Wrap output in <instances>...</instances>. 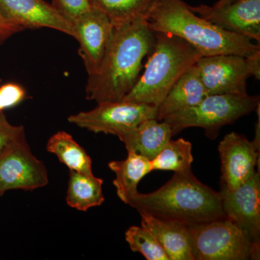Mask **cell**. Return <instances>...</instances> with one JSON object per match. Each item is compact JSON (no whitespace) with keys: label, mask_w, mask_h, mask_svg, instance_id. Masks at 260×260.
I'll list each match as a JSON object with an SVG mask.
<instances>
[{"label":"cell","mask_w":260,"mask_h":260,"mask_svg":"<svg viewBox=\"0 0 260 260\" xmlns=\"http://www.w3.org/2000/svg\"><path fill=\"white\" fill-rule=\"evenodd\" d=\"M0 13L24 29L45 27L76 38L73 23L60 10L44 0H0Z\"/></svg>","instance_id":"14"},{"label":"cell","mask_w":260,"mask_h":260,"mask_svg":"<svg viewBox=\"0 0 260 260\" xmlns=\"http://www.w3.org/2000/svg\"><path fill=\"white\" fill-rule=\"evenodd\" d=\"M208 95L196 64L191 67L174 84L164 102L157 108L156 119L194 107Z\"/></svg>","instance_id":"17"},{"label":"cell","mask_w":260,"mask_h":260,"mask_svg":"<svg viewBox=\"0 0 260 260\" xmlns=\"http://www.w3.org/2000/svg\"><path fill=\"white\" fill-rule=\"evenodd\" d=\"M125 239L132 251L140 253L146 259L169 260L153 234L142 225L129 227L125 232Z\"/></svg>","instance_id":"23"},{"label":"cell","mask_w":260,"mask_h":260,"mask_svg":"<svg viewBox=\"0 0 260 260\" xmlns=\"http://www.w3.org/2000/svg\"><path fill=\"white\" fill-rule=\"evenodd\" d=\"M25 30L23 27L19 26L5 18L0 13V35L5 39L11 37L16 32Z\"/></svg>","instance_id":"27"},{"label":"cell","mask_w":260,"mask_h":260,"mask_svg":"<svg viewBox=\"0 0 260 260\" xmlns=\"http://www.w3.org/2000/svg\"><path fill=\"white\" fill-rule=\"evenodd\" d=\"M73 23L75 39L80 43V56L88 77L93 76L100 70L114 25L107 15L93 6Z\"/></svg>","instance_id":"11"},{"label":"cell","mask_w":260,"mask_h":260,"mask_svg":"<svg viewBox=\"0 0 260 260\" xmlns=\"http://www.w3.org/2000/svg\"><path fill=\"white\" fill-rule=\"evenodd\" d=\"M5 38L2 37V36L0 35V46H1V44H3V43L5 42Z\"/></svg>","instance_id":"30"},{"label":"cell","mask_w":260,"mask_h":260,"mask_svg":"<svg viewBox=\"0 0 260 260\" xmlns=\"http://www.w3.org/2000/svg\"><path fill=\"white\" fill-rule=\"evenodd\" d=\"M48 184L47 168L32 153L26 138L12 143L0 154V197L7 191H31Z\"/></svg>","instance_id":"8"},{"label":"cell","mask_w":260,"mask_h":260,"mask_svg":"<svg viewBox=\"0 0 260 260\" xmlns=\"http://www.w3.org/2000/svg\"><path fill=\"white\" fill-rule=\"evenodd\" d=\"M104 181L94 174H81L70 170L66 202L71 208L85 212L104 203L102 185Z\"/></svg>","instance_id":"19"},{"label":"cell","mask_w":260,"mask_h":260,"mask_svg":"<svg viewBox=\"0 0 260 260\" xmlns=\"http://www.w3.org/2000/svg\"><path fill=\"white\" fill-rule=\"evenodd\" d=\"M25 89L16 83H7L0 87V113L16 107L25 99Z\"/></svg>","instance_id":"25"},{"label":"cell","mask_w":260,"mask_h":260,"mask_svg":"<svg viewBox=\"0 0 260 260\" xmlns=\"http://www.w3.org/2000/svg\"><path fill=\"white\" fill-rule=\"evenodd\" d=\"M248 63L250 68L251 77L259 80L260 77V51L254 55L247 57Z\"/></svg>","instance_id":"28"},{"label":"cell","mask_w":260,"mask_h":260,"mask_svg":"<svg viewBox=\"0 0 260 260\" xmlns=\"http://www.w3.org/2000/svg\"><path fill=\"white\" fill-rule=\"evenodd\" d=\"M52 5L72 23L93 7L90 0H54Z\"/></svg>","instance_id":"26"},{"label":"cell","mask_w":260,"mask_h":260,"mask_svg":"<svg viewBox=\"0 0 260 260\" xmlns=\"http://www.w3.org/2000/svg\"><path fill=\"white\" fill-rule=\"evenodd\" d=\"M128 205L164 220L186 225L225 218L222 194L198 180L191 170L175 173L157 190L138 192Z\"/></svg>","instance_id":"2"},{"label":"cell","mask_w":260,"mask_h":260,"mask_svg":"<svg viewBox=\"0 0 260 260\" xmlns=\"http://www.w3.org/2000/svg\"><path fill=\"white\" fill-rule=\"evenodd\" d=\"M117 137L128 152H133L152 160L172 140L173 135L170 126L166 121L149 119Z\"/></svg>","instance_id":"16"},{"label":"cell","mask_w":260,"mask_h":260,"mask_svg":"<svg viewBox=\"0 0 260 260\" xmlns=\"http://www.w3.org/2000/svg\"><path fill=\"white\" fill-rule=\"evenodd\" d=\"M259 143L249 141L235 132L224 137L218 145L222 189H236L254 174L259 161Z\"/></svg>","instance_id":"12"},{"label":"cell","mask_w":260,"mask_h":260,"mask_svg":"<svg viewBox=\"0 0 260 260\" xmlns=\"http://www.w3.org/2000/svg\"><path fill=\"white\" fill-rule=\"evenodd\" d=\"M157 107L148 104L126 102L99 103L95 109L68 117L71 124L94 133L118 136L149 119H156Z\"/></svg>","instance_id":"7"},{"label":"cell","mask_w":260,"mask_h":260,"mask_svg":"<svg viewBox=\"0 0 260 260\" xmlns=\"http://www.w3.org/2000/svg\"><path fill=\"white\" fill-rule=\"evenodd\" d=\"M220 193L226 218L242 229L253 242L259 243V172H254L249 179L236 189H222Z\"/></svg>","instance_id":"13"},{"label":"cell","mask_w":260,"mask_h":260,"mask_svg":"<svg viewBox=\"0 0 260 260\" xmlns=\"http://www.w3.org/2000/svg\"><path fill=\"white\" fill-rule=\"evenodd\" d=\"M259 105V95H208L194 107L171 114L162 121L170 126L173 136L186 128L201 127L208 137L213 138L222 126L254 112Z\"/></svg>","instance_id":"5"},{"label":"cell","mask_w":260,"mask_h":260,"mask_svg":"<svg viewBox=\"0 0 260 260\" xmlns=\"http://www.w3.org/2000/svg\"><path fill=\"white\" fill-rule=\"evenodd\" d=\"M47 150L56 155L70 170L88 175L93 174L91 158L69 133L59 131L52 135L48 140Z\"/></svg>","instance_id":"20"},{"label":"cell","mask_w":260,"mask_h":260,"mask_svg":"<svg viewBox=\"0 0 260 260\" xmlns=\"http://www.w3.org/2000/svg\"><path fill=\"white\" fill-rule=\"evenodd\" d=\"M194 260L257 259L259 243L226 218L188 225Z\"/></svg>","instance_id":"6"},{"label":"cell","mask_w":260,"mask_h":260,"mask_svg":"<svg viewBox=\"0 0 260 260\" xmlns=\"http://www.w3.org/2000/svg\"><path fill=\"white\" fill-rule=\"evenodd\" d=\"M155 32V44L145 70L122 100L158 108L177 80L203 56L180 37Z\"/></svg>","instance_id":"4"},{"label":"cell","mask_w":260,"mask_h":260,"mask_svg":"<svg viewBox=\"0 0 260 260\" xmlns=\"http://www.w3.org/2000/svg\"><path fill=\"white\" fill-rule=\"evenodd\" d=\"M147 21L154 32L180 37L203 56L236 54L249 57L260 51L259 44L201 18L183 0H157Z\"/></svg>","instance_id":"3"},{"label":"cell","mask_w":260,"mask_h":260,"mask_svg":"<svg viewBox=\"0 0 260 260\" xmlns=\"http://www.w3.org/2000/svg\"><path fill=\"white\" fill-rule=\"evenodd\" d=\"M141 225L156 239L169 260H194L188 225L139 212Z\"/></svg>","instance_id":"15"},{"label":"cell","mask_w":260,"mask_h":260,"mask_svg":"<svg viewBox=\"0 0 260 260\" xmlns=\"http://www.w3.org/2000/svg\"><path fill=\"white\" fill-rule=\"evenodd\" d=\"M157 0H90L97 9L107 15L114 26L133 21L138 18H148Z\"/></svg>","instance_id":"21"},{"label":"cell","mask_w":260,"mask_h":260,"mask_svg":"<svg viewBox=\"0 0 260 260\" xmlns=\"http://www.w3.org/2000/svg\"><path fill=\"white\" fill-rule=\"evenodd\" d=\"M155 42L146 18L114 26L100 70L87 80L86 99L97 104L122 100L140 78L142 63Z\"/></svg>","instance_id":"1"},{"label":"cell","mask_w":260,"mask_h":260,"mask_svg":"<svg viewBox=\"0 0 260 260\" xmlns=\"http://www.w3.org/2000/svg\"><path fill=\"white\" fill-rule=\"evenodd\" d=\"M1 82H2V80L0 79V83H1Z\"/></svg>","instance_id":"31"},{"label":"cell","mask_w":260,"mask_h":260,"mask_svg":"<svg viewBox=\"0 0 260 260\" xmlns=\"http://www.w3.org/2000/svg\"><path fill=\"white\" fill-rule=\"evenodd\" d=\"M237 0H218L214 5L217 7L223 6V5L231 4V3H234Z\"/></svg>","instance_id":"29"},{"label":"cell","mask_w":260,"mask_h":260,"mask_svg":"<svg viewBox=\"0 0 260 260\" xmlns=\"http://www.w3.org/2000/svg\"><path fill=\"white\" fill-rule=\"evenodd\" d=\"M108 167L116 175L113 184L116 187V194L126 205L138 192L140 181L153 172L151 161L133 152H128L125 160H112L109 162Z\"/></svg>","instance_id":"18"},{"label":"cell","mask_w":260,"mask_h":260,"mask_svg":"<svg viewBox=\"0 0 260 260\" xmlns=\"http://www.w3.org/2000/svg\"><path fill=\"white\" fill-rule=\"evenodd\" d=\"M192 145L189 141L179 138L169 140L151 161L153 171H172L175 173L191 170L194 158Z\"/></svg>","instance_id":"22"},{"label":"cell","mask_w":260,"mask_h":260,"mask_svg":"<svg viewBox=\"0 0 260 260\" xmlns=\"http://www.w3.org/2000/svg\"><path fill=\"white\" fill-rule=\"evenodd\" d=\"M195 64L208 95L247 93L246 84L251 77L247 57L236 54L205 56Z\"/></svg>","instance_id":"9"},{"label":"cell","mask_w":260,"mask_h":260,"mask_svg":"<svg viewBox=\"0 0 260 260\" xmlns=\"http://www.w3.org/2000/svg\"><path fill=\"white\" fill-rule=\"evenodd\" d=\"M25 138L26 137L23 126L13 125L4 113H0V154L12 143Z\"/></svg>","instance_id":"24"},{"label":"cell","mask_w":260,"mask_h":260,"mask_svg":"<svg viewBox=\"0 0 260 260\" xmlns=\"http://www.w3.org/2000/svg\"><path fill=\"white\" fill-rule=\"evenodd\" d=\"M189 8L227 31L260 42V0H237L223 6L200 5Z\"/></svg>","instance_id":"10"}]
</instances>
